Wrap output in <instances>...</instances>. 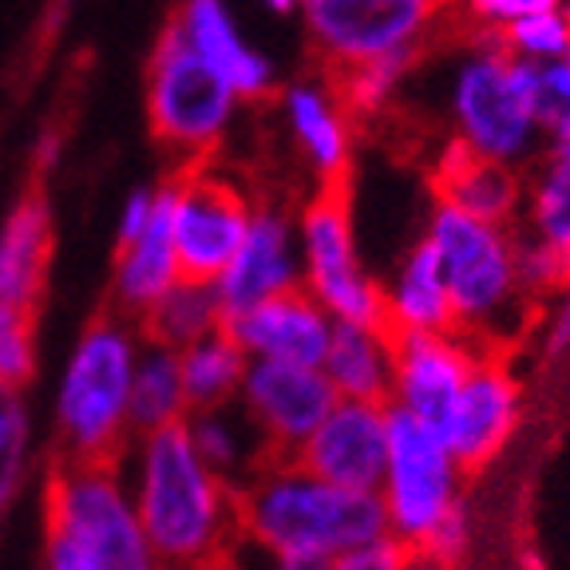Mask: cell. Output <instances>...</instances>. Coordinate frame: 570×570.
Returning <instances> with one entry per match:
<instances>
[{
	"instance_id": "cell-1",
	"label": "cell",
	"mask_w": 570,
	"mask_h": 570,
	"mask_svg": "<svg viewBox=\"0 0 570 570\" xmlns=\"http://www.w3.org/2000/svg\"><path fill=\"white\" fill-rule=\"evenodd\" d=\"M135 511L167 570H223L238 543L234 483L195 452L187 424L135 432L119 455Z\"/></svg>"
},
{
	"instance_id": "cell-2",
	"label": "cell",
	"mask_w": 570,
	"mask_h": 570,
	"mask_svg": "<svg viewBox=\"0 0 570 570\" xmlns=\"http://www.w3.org/2000/svg\"><path fill=\"white\" fill-rule=\"evenodd\" d=\"M238 539L269 559L333 562L389 534L376 491L341 488L294 455L266 460L234 488Z\"/></svg>"
},
{
	"instance_id": "cell-3",
	"label": "cell",
	"mask_w": 570,
	"mask_h": 570,
	"mask_svg": "<svg viewBox=\"0 0 570 570\" xmlns=\"http://www.w3.org/2000/svg\"><path fill=\"white\" fill-rule=\"evenodd\" d=\"M424 242L436 249L455 330L495 353L515 345L534 313V302L519 282L515 226L432 203Z\"/></svg>"
},
{
	"instance_id": "cell-4",
	"label": "cell",
	"mask_w": 570,
	"mask_h": 570,
	"mask_svg": "<svg viewBox=\"0 0 570 570\" xmlns=\"http://www.w3.org/2000/svg\"><path fill=\"white\" fill-rule=\"evenodd\" d=\"M139 321L99 313L71 341L52 389V428L68 460H119L131 444V376Z\"/></svg>"
},
{
	"instance_id": "cell-5",
	"label": "cell",
	"mask_w": 570,
	"mask_h": 570,
	"mask_svg": "<svg viewBox=\"0 0 570 570\" xmlns=\"http://www.w3.org/2000/svg\"><path fill=\"white\" fill-rule=\"evenodd\" d=\"M448 142L523 170L547 142L527 104L523 63L495 36H472L444 80Z\"/></svg>"
},
{
	"instance_id": "cell-6",
	"label": "cell",
	"mask_w": 570,
	"mask_h": 570,
	"mask_svg": "<svg viewBox=\"0 0 570 570\" xmlns=\"http://www.w3.org/2000/svg\"><path fill=\"white\" fill-rule=\"evenodd\" d=\"M48 534L63 539L88 570H167L135 511L119 460H68L45 488Z\"/></svg>"
},
{
	"instance_id": "cell-7",
	"label": "cell",
	"mask_w": 570,
	"mask_h": 570,
	"mask_svg": "<svg viewBox=\"0 0 570 570\" xmlns=\"http://www.w3.org/2000/svg\"><path fill=\"white\" fill-rule=\"evenodd\" d=\"M142 104L155 142L178 167H190L223 151L238 124L242 99L198 60L195 48L167 20L147 60Z\"/></svg>"
},
{
	"instance_id": "cell-8",
	"label": "cell",
	"mask_w": 570,
	"mask_h": 570,
	"mask_svg": "<svg viewBox=\"0 0 570 570\" xmlns=\"http://www.w3.org/2000/svg\"><path fill=\"white\" fill-rule=\"evenodd\" d=\"M463 480L468 472L436 428L409 412L389 409V448H384V472L376 483L389 539H396L416 559L432 531L463 508Z\"/></svg>"
},
{
	"instance_id": "cell-9",
	"label": "cell",
	"mask_w": 570,
	"mask_h": 570,
	"mask_svg": "<svg viewBox=\"0 0 570 570\" xmlns=\"http://www.w3.org/2000/svg\"><path fill=\"white\" fill-rule=\"evenodd\" d=\"M297 20L330 76L373 60H420L452 20L448 0H302Z\"/></svg>"
},
{
	"instance_id": "cell-10",
	"label": "cell",
	"mask_w": 570,
	"mask_h": 570,
	"mask_svg": "<svg viewBox=\"0 0 570 570\" xmlns=\"http://www.w3.org/2000/svg\"><path fill=\"white\" fill-rule=\"evenodd\" d=\"M294 218L305 294L333 321H384L381 277L368 269L356 242L348 183L317 187Z\"/></svg>"
},
{
	"instance_id": "cell-11",
	"label": "cell",
	"mask_w": 570,
	"mask_h": 570,
	"mask_svg": "<svg viewBox=\"0 0 570 570\" xmlns=\"http://www.w3.org/2000/svg\"><path fill=\"white\" fill-rule=\"evenodd\" d=\"M170 187V242L183 277L214 282L234 258L242 234L254 214V195L230 170L206 163L178 167L167 178Z\"/></svg>"
},
{
	"instance_id": "cell-12",
	"label": "cell",
	"mask_w": 570,
	"mask_h": 570,
	"mask_svg": "<svg viewBox=\"0 0 570 570\" xmlns=\"http://www.w3.org/2000/svg\"><path fill=\"white\" fill-rule=\"evenodd\" d=\"M519 420H523V384L508 365V356L483 348L436 432L452 448L463 472L472 475L508 452Z\"/></svg>"
},
{
	"instance_id": "cell-13",
	"label": "cell",
	"mask_w": 570,
	"mask_h": 570,
	"mask_svg": "<svg viewBox=\"0 0 570 570\" xmlns=\"http://www.w3.org/2000/svg\"><path fill=\"white\" fill-rule=\"evenodd\" d=\"M234 404L258 432L269 455H294L305 436L325 420V412L337 404V392L325 381L321 365L249 356Z\"/></svg>"
},
{
	"instance_id": "cell-14",
	"label": "cell",
	"mask_w": 570,
	"mask_h": 570,
	"mask_svg": "<svg viewBox=\"0 0 570 570\" xmlns=\"http://www.w3.org/2000/svg\"><path fill=\"white\" fill-rule=\"evenodd\" d=\"M297 285H302V254H297L294 210H285L277 203H258L234 258L214 277L218 302L230 317V313L249 309V305L285 294V289H297Z\"/></svg>"
},
{
	"instance_id": "cell-15",
	"label": "cell",
	"mask_w": 570,
	"mask_h": 570,
	"mask_svg": "<svg viewBox=\"0 0 570 570\" xmlns=\"http://www.w3.org/2000/svg\"><path fill=\"white\" fill-rule=\"evenodd\" d=\"M483 345L463 337L460 330L444 333H404L392 348V389L389 409L409 412L424 424L440 428L448 404L480 361Z\"/></svg>"
},
{
	"instance_id": "cell-16",
	"label": "cell",
	"mask_w": 570,
	"mask_h": 570,
	"mask_svg": "<svg viewBox=\"0 0 570 570\" xmlns=\"http://www.w3.org/2000/svg\"><path fill=\"white\" fill-rule=\"evenodd\" d=\"M384 448H389V404L337 396V404L305 436L294 460L341 488L376 491L384 472Z\"/></svg>"
},
{
	"instance_id": "cell-17",
	"label": "cell",
	"mask_w": 570,
	"mask_h": 570,
	"mask_svg": "<svg viewBox=\"0 0 570 570\" xmlns=\"http://www.w3.org/2000/svg\"><path fill=\"white\" fill-rule=\"evenodd\" d=\"M277 116L317 187L348 183L356 151V119L348 116L333 76H302L277 88Z\"/></svg>"
},
{
	"instance_id": "cell-18",
	"label": "cell",
	"mask_w": 570,
	"mask_h": 570,
	"mask_svg": "<svg viewBox=\"0 0 570 570\" xmlns=\"http://www.w3.org/2000/svg\"><path fill=\"white\" fill-rule=\"evenodd\" d=\"M170 24L242 104H262L277 91V63L249 45L246 28L226 0H183Z\"/></svg>"
},
{
	"instance_id": "cell-19",
	"label": "cell",
	"mask_w": 570,
	"mask_h": 570,
	"mask_svg": "<svg viewBox=\"0 0 570 570\" xmlns=\"http://www.w3.org/2000/svg\"><path fill=\"white\" fill-rule=\"evenodd\" d=\"M226 330L242 345L246 356L262 361H294V365H321V356L330 348L333 317L305 294L285 289L266 302L249 305L226 317Z\"/></svg>"
},
{
	"instance_id": "cell-20",
	"label": "cell",
	"mask_w": 570,
	"mask_h": 570,
	"mask_svg": "<svg viewBox=\"0 0 570 570\" xmlns=\"http://www.w3.org/2000/svg\"><path fill=\"white\" fill-rule=\"evenodd\" d=\"M52 206L40 190H28L0 218V302L36 309L52 269Z\"/></svg>"
},
{
	"instance_id": "cell-21",
	"label": "cell",
	"mask_w": 570,
	"mask_h": 570,
	"mask_svg": "<svg viewBox=\"0 0 570 570\" xmlns=\"http://www.w3.org/2000/svg\"><path fill=\"white\" fill-rule=\"evenodd\" d=\"M432 195L463 214L515 226L523 206V170L444 142L440 159L432 163Z\"/></svg>"
},
{
	"instance_id": "cell-22",
	"label": "cell",
	"mask_w": 570,
	"mask_h": 570,
	"mask_svg": "<svg viewBox=\"0 0 570 570\" xmlns=\"http://www.w3.org/2000/svg\"><path fill=\"white\" fill-rule=\"evenodd\" d=\"M170 187L159 214L142 230L116 238V262H111V305L124 317L139 321L170 285L183 277L170 242Z\"/></svg>"
},
{
	"instance_id": "cell-23",
	"label": "cell",
	"mask_w": 570,
	"mask_h": 570,
	"mask_svg": "<svg viewBox=\"0 0 570 570\" xmlns=\"http://www.w3.org/2000/svg\"><path fill=\"white\" fill-rule=\"evenodd\" d=\"M396 333L384 321H333L321 373L341 401L389 404Z\"/></svg>"
},
{
	"instance_id": "cell-24",
	"label": "cell",
	"mask_w": 570,
	"mask_h": 570,
	"mask_svg": "<svg viewBox=\"0 0 570 570\" xmlns=\"http://www.w3.org/2000/svg\"><path fill=\"white\" fill-rule=\"evenodd\" d=\"M384 302V325L396 337L404 333H444L455 330L452 302H448V285L440 274L436 249L428 246L424 234L401 254L392 274L381 282Z\"/></svg>"
},
{
	"instance_id": "cell-25",
	"label": "cell",
	"mask_w": 570,
	"mask_h": 570,
	"mask_svg": "<svg viewBox=\"0 0 570 570\" xmlns=\"http://www.w3.org/2000/svg\"><path fill=\"white\" fill-rule=\"evenodd\" d=\"M523 206H519V234L534 238L570 266V139L547 142L527 163Z\"/></svg>"
},
{
	"instance_id": "cell-26",
	"label": "cell",
	"mask_w": 570,
	"mask_h": 570,
	"mask_svg": "<svg viewBox=\"0 0 570 570\" xmlns=\"http://www.w3.org/2000/svg\"><path fill=\"white\" fill-rule=\"evenodd\" d=\"M183 424H187V436H190V444H195V452L203 455L226 483H234V488L269 455L266 448H262L258 432L242 416L238 404L195 409V412H187Z\"/></svg>"
},
{
	"instance_id": "cell-27",
	"label": "cell",
	"mask_w": 570,
	"mask_h": 570,
	"mask_svg": "<svg viewBox=\"0 0 570 570\" xmlns=\"http://www.w3.org/2000/svg\"><path fill=\"white\" fill-rule=\"evenodd\" d=\"M190 412L187 389H183V368H178V348L159 345L142 337L135 356L131 376V428L151 432V428L183 424Z\"/></svg>"
},
{
	"instance_id": "cell-28",
	"label": "cell",
	"mask_w": 570,
	"mask_h": 570,
	"mask_svg": "<svg viewBox=\"0 0 570 570\" xmlns=\"http://www.w3.org/2000/svg\"><path fill=\"white\" fill-rule=\"evenodd\" d=\"M223 325L226 309L218 302V289H214V282H198V277H178L167 294L139 317L142 337L170 348L190 345V341L223 330Z\"/></svg>"
},
{
	"instance_id": "cell-29",
	"label": "cell",
	"mask_w": 570,
	"mask_h": 570,
	"mask_svg": "<svg viewBox=\"0 0 570 570\" xmlns=\"http://www.w3.org/2000/svg\"><path fill=\"white\" fill-rule=\"evenodd\" d=\"M246 365L249 356L242 353V345L230 337L226 325L178 348V368H183V389H187L190 412L234 404Z\"/></svg>"
},
{
	"instance_id": "cell-30",
	"label": "cell",
	"mask_w": 570,
	"mask_h": 570,
	"mask_svg": "<svg viewBox=\"0 0 570 570\" xmlns=\"http://www.w3.org/2000/svg\"><path fill=\"white\" fill-rule=\"evenodd\" d=\"M36 463V424L24 389L0 384V523L24 495Z\"/></svg>"
},
{
	"instance_id": "cell-31",
	"label": "cell",
	"mask_w": 570,
	"mask_h": 570,
	"mask_svg": "<svg viewBox=\"0 0 570 570\" xmlns=\"http://www.w3.org/2000/svg\"><path fill=\"white\" fill-rule=\"evenodd\" d=\"M420 60H373L361 68H348L333 76L341 99H345L353 119H381L389 116V107L401 99L404 83L412 80Z\"/></svg>"
},
{
	"instance_id": "cell-32",
	"label": "cell",
	"mask_w": 570,
	"mask_h": 570,
	"mask_svg": "<svg viewBox=\"0 0 570 570\" xmlns=\"http://www.w3.org/2000/svg\"><path fill=\"white\" fill-rule=\"evenodd\" d=\"M527 104L539 124L543 142H567L570 139V63H523Z\"/></svg>"
},
{
	"instance_id": "cell-33",
	"label": "cell",
	"mask_w": 570,
	"mask_h": 570,
	"mask_svg": "<svg viewBox=\"0 0 570 570\" xmlns=\"http://www.w3.org/2000/svg\"><path fill=\"white\" fill-rule=\"evenodd\" d=\"M503 52L519 63H551L567 56L570 45V9H539L519 17L495 36Z\"/></svg>"
},
{
	"instance_id": "cell-34",
	"label": "cell",
	"mask_w": 570,
	"mask_h": 570,
	"mask_svg": "<svg viewBox=\"0 0 570 570\" xmlns=\"http://www.w3.org/2000/svg\"><path fill=\"white\" fill-rule=\"evenodd\" d=\"M40 365V341H36V313L28 305L0 302V384L28 389Z\"/></svg>"
},
{
	"instance_id": "cell-35",
	"label": "cell",
	"mask_w": 570,
	"mask_h": 570,
	"mask_svg": "<svg viewBox=\"0 0 570 570\" xmlns=\"http://www.w3.org/2000/svg\"><path fill=\"white\" fill-rule=\"evenodd\" d=\"M570 0H448L452 20H460L472 36H499L519 17L539 9H567Z\"/></svg>"
},
{
	"instance_id": "cell-36",
	"label": "cell",
	"mask_w": 570,
	"mask_h": 570,
	"mask_svg": "<svg viewBox=\"0 0 570 570\" xmlns=\"http://www.w3.org/2000/svg\"><path fill=\"white\" fill-rule=\"evenodd\" d=\"M246 547V543H242ZM254 551V547H249ZM258 554V551H254ZM262 567L258 570H409L412 554L404 551L396 539H376V543L361 547V551L345 554V559H333V562H302V559H269V554H258Z\"/></svg>"
},
{
	"instance_id": "cell-37",
	"label": "cell",
	"mask_w": 570,
	"mask_h": 570,
	"mask_svg": "<svg viewBox=\"0 0 570 570\" xmlns=\"http://www.w3.org/2000/svg\"><path fill=\"white\" fill-rule=\"evenodd\" d=\"M515 262H519V282H523L527 297H531L534 305L547 302V297L570 277V266L559 254H551L547 246H539V242L519 230H515Z\"/></svg>"
},
{
	"instance_id": "cell-38",
	"label": "cell",
	"mask_w": 570,
	"mask_h": 570,
	"mask_svg": "<svg viewBox=\"0 0 570 570\" xmlns=\"http://www.w3.org/2000/svg\"><path fill=\"white\" fill-rule=\"evenodd\" d=\"M543 356L551 365L570 361V277L547 297L543 313Z\"/></svg>"
},
{
	"instance_id": "cell-39",
	"label": "cell",
	"mask_w": 570,
	"mask_h": 570,
	"mask_svg": "<svg viewBox=\"0 0 570 570\" xmlns=\"http://www.w3.org/2000/svg\"><path fill=\"white\" fill-rule=\"evenodd\" d=\"M40 570H88V562L71 551L63 539H56V534H45V559H40Z\"/></svg>"
},
{
	"instance_id": "cell-40",
	"label": "cell",
	"mask_w": 570,
	"mask_h": 570,
	"mask_svg": "<svg viewBox=\"0 0 570 570\" xmlns=\"http://www.w3.org/2000/svg\"><path fill=\"white\" fill-rule=\"evenodd\" d=\"M262 4H266V9L274 12V17H294L302 0H262Z\"/></svg>"
},
{
	"instance_id": "cell-41",
	"label": "cell",
	"mask_w": 570,
	"mask_h": 570,
	"mask_svg": "<svg viewBox=\"0 0 570 570\" xmlns=\"http://www.w3.org/2000/svg\"><path fill=\"white\" fill-rule=\"evenodd\" d=\"M562 60H567V63H570V45H567V56H562Z\"/></svg>"
}]
</instances>
